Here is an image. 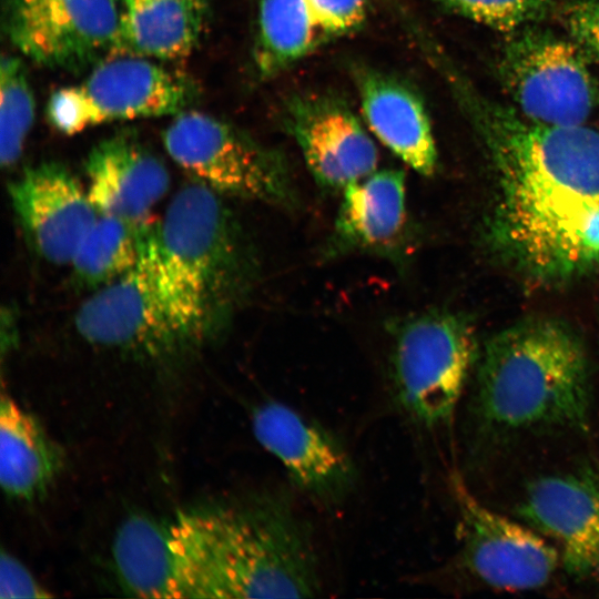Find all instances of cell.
<instances>
[{
  "mask_svg": "<svg viewBox=\"0 0 599 599\" xmlns=\"http://www.w3.org/2000/svg\"><path fill=\"white\" fill-rule=\"evenodd\" d=\"M441 70L493 165V234L526 273L565 280L599 263V131L534 121Z\"/></svg>",
  "mask_w": 599,
  "mask_h": 599,
  "instance_id": "1",
  "label": "cell"
},
{
  "mask_svg": "<svg viewBox=\"0 0 599 599\" xmlns=\"http://www.w3.org/2000/svg\"><path fill=\"white\" fill-rule=\"evenodd\" d=\"M171 522L191 598H308L321 591L311 529L282 493L182 512Z\"/></svg>",
  "mask_w": 599,
  "mask_h": 599,
  "instance_id": "2",
  "label": "cell"
},
{
  "mask_svg": "<svg viewBox=\"0 0 599 599\" xmlns=\"http://www.w3.org/2000/svg\"><path fill=\"white\" fill-rule=\"evenodd\" d=\"M171 305L190 347L219 334L257 276L248 241L222 195L193 181L156 226Z\"/></svg>",
  "mask_w": 599,
  "mask_h": 599,
  "instance_id": "3",
  "label": "cell"
},
{
  "mask_svg": "<svg viewBox=\"0 0 599 599\" xmlns=\"http://www.w3.org/2000/svg\"><path fill=\"white\" fill-rule=\"evenodd\" d=\"M477 388L480 416L500 428L582 427L588 419L586 353L577 335L556 319H528L493 336Z\"/></svg>",
  "mask_w": 599,
  "mask_h": 599,
  "instance_id": "4",
  "label": "cell"
},
{
  "mask_svg": "<svg viewBox=\"0 0 599 599\" xmlns=\"http://www.w3.org/2000/svg\"><path fill=\"white\" fill-rule=\"evenodd\" d=\"M163 132L171 159L222 196L294 209L298 195L286 158L212 115L186 110Z\"/></svg>",
  "mask_w": 599,
  "mask_h": 599,
  "instance_id": "5",
  "label": "cell"
},
{
  "mask_svg": "<svg viewBox=\"0 0 599 599\" xmlns=\"http://www.w3.org/2000/svg\"><path fill=\"white\" fill-rule=\"evenodd\" d=\"M537 24L505 33L497 80L525 116L554 125H585L599 111V82L571 41Z\"/></svg>",
  "mask_w": 599,
  "mask_h": 599,
  "instance_id": "6",
  "label": "cell"
},
{
  "mask_svg": "<svg viewBox=\"0 0 599 599\" xmlns=\"http://www.w3.org/2000/svg\"><path fill=\"white\" fill-rule=\"evenodd\" d=\"M476 358L475 335L460 315L429 311L393 331L390 380L399 407L423 426L453 416Z\"/></svg>",
  "mask_w": 599,
  "mask_h": 599,
  "instance_id": "7",
  "label": "cell"
},
{
  "mask_svg": "<svg viewBox=\"0 0 599 599\" xmlns=\"http://www.w3.org/2000/svg\"><path fill=\"white\" fill-rule=\"evenodd\" d=\"M196 94L187 77L156 60L114 54L80 84L53 92L47 115L55 130L71 135L104 122L175 116L189 110Z\"/></svg>",
  "mask_w": 599,
  "mask_h": 599,
  "instance_id": "8",
  "label": "cell"
},
{
  "mask_svg": "<svg viewBox=\"0 0 599 599\" xmlns=\"http://www.w3.org/2000/svg\"><path fill=\"white\" fill-rule=\"evenodd\" d=\"M156 226L136 264L93 291L75 313L77 332L90 344L150 357L190 347L171 305Z\"/></svg>",
  "mask_w": 599,
  "mask_h": 599,
  "instance_id": "9",
  "label": "cell"
},
{
  "mask_svg": "<svg viewBox=\"0 0 599 599\" xmlns=\"http://www.w3.org/2000/svg\"><path fill=\"white\" fill-rule=\"evenodd\" d=\"M119 12L115 0H7L4 31L29 60L81 72L112 55Z\"/></svg>",
  "mask_w": 599,
  "mask_h": 599,
  "instance_id": "10",
  "label": "cell"
},
{
  "mask_svg": "<svg viewBox=\"0 0 599 599\" xmlns=\"http://www.w3.org/2000/svg\"><path fill=\"white\" fill-rule=\"evenodd\" d=\"M466 566L485 583L502 590L545 586L560 554L538 531L481 504L459 478L453 480Z\"/></svg>",
  "mask_w": 599,
  "mask_h": 599,
  "instance_id": "11",
  "label": "cell"
},
{
  "mask_svg": "<svg viewBox=\"0 0 599 599\" xmlns=\"http://www.w3.org/2000/svg\"><path fill=\"white\" fill-rule=\"evenodd\" d=\"M252 429L293 485L313 500L335 505L353 490L356 466L343 443L294 408L268 400L254 408Z\"/></svg>",
  "mask_w": 599,
  "mask_h": 599,
  "instance_id": "12",
  "label": "cell"
},
{
  "mask_svg": "<svg viewBox=\"0 0 599 599\" xmlns=\"http://www.w3.org/2000/svg\"><path fill=\"white\" fill-rule=\"evenodd\" d=\"M283 121L322 189L342 192L377 170L376 145L343 100L324 93L293 95L284 104Z\"/></svg>",
  "mask_w": 599,
  "mask_h": 599,
  "instance_id": "13",
  "label": "cell"
},
{
  "mask_svg": "<svg viewBox=\"0 0 599 599\" xmlns=\"http://www.w3.org/2000/svg\"><path fill=\"white\" fill-rule=\"evenodd\" d=\"M9 194L35 252L50 263L70 264L99 216L75 176L61 163L42 162L26 167L10 183Z\"/></svg>",
  "mask_w": 599,
  "mask_h": 599,
  "instance_id": "14",
  "label": "cell"
},
{
  "mask_svg": "<svg viewBox=\"0 0 599 599\" xmlns=\"http://www.w3.org/2000/svg\"><path fill=\"white\" fill-rule=\"evenodd\" d=\"M519 514L557 542L570 575L599 577V474L580 470L540 477L529 485Z\"/></svg>",
  "mask_w": 599,
  "mask_h": 599,
  "instance_id": "15",
  "label": "cell"
},
{
  "mask_svg": "<svg viewBox=\"0 0 599 599\" xmlns=\"http://www.w3.org/2000/svg\"><path fill=\"white\" fill-rule=\"evenodd\" d=\"M408 232L406 180L402 170H375L349 183L326 245L327 256L362 252L390 255Z\"/></svg>",
  "mask_w": 599,
  "mask_h": 599,
  "instance_id": "16",
  "label": "cell"
},
{
  "mask_svg": "<svg viewBox=\"0 0 599 599\" xmlns=\"http://www.w3.org/2000/svg\"><path fill=\"white\" fill-rule=\"evenodd\" d=\"M85 173L89 197L100 215L146 220L170 186L164 163L129 134L99 142L88 155Z\"/></svg>",
  "mask_w": 599,
  "mask_h": 599,
  "instance_id": "17",
  "label": "cell"
},
{
  "mask_svg": "<svg viewBox=\"0 0 599 599\" xmlns=\"http://www.w3.org/2000/svg\"><path fill=\"white\" fill-rule=\"evenodd\" d=\"M355 83L364 121L373 135L417 173L433 175L437 149L420 98L398 79L356 68Z\"/></svg>",
  "mask_w": 599,
  "mask_h": 599,
  "instance_id": "18",
  "label": "cell"
},
{
  "mask_svg": "<svg viewBox=\"0 0 599 599\" xmlns=\"http://www.w3.org/2000/svg\"><path fill=\"white\" fill-rule=\"evenodd\" d=\"M119 22L114 54L156 61L189 55L207 21L211 0H115Z\"/></svg>",
  "mask_w": 599,
  "mask_h": 599,
  "instance_id": "19",
  "label": "cell"
},
{
  "mask_svg": "<svg viewBox=\"0 0 599 599\" xmlns=\"http://www.w3.org/2000/svg\"><path fill=\"white\" fill-rule=\"evenodd\" d=\"M112 558L122 588L143 598H190L172 522L133 515L119 527Z\"/></svg>",
  "mask_w": 599,
  "mask_h": 599,
  "instance_id": "20",
  "label": "cell"
},
{
  "mask_svg": "<svg viewBox=\"0 0 599 599\" xmlns=\"http://www.w3.org/2000/svg\"><path fill=\"white\" fill-rule=\"evenodd\" d=\"M64 466L62 448L39 420L12 397L0 405V484L13 500L31 501L42 496Z\"/></svg>",
  "mask_w": 599,
  "mask_h": 599,
  "instance_id": "21",
  "label": "cell"
},
{
  "mask_svg": "<svg viewBox=\"0 0 599 599\" xmlns=\"http://www.w3.org/2000/svg\"><path fill=\"white\" fill-rule=\"evenodd\" d=\"M155 226L148 219L99 214L70 263L74 278L93 291L115 281L136 264Z\"/></svg>",
  "mask_w": 599,
  "mask_h": 599,
  "instance_id": "22",
  "label": "cell"
},
{
  "mask_svg": "<svg viewBox=\"0 0 599 599\" xmlns=\"http://www.w3.org/2000/svg\"><path fill=\"white\" fill-rule=\"evenodd\" d=\"M323 41L305 0H261L254 61L258 75L275 77Z\"/></svg>",
  "mask_w": 599,
  "mask_h": 599,
  "instance_id": "23",
  "label": "cell"
},
{
  "mask_svg": "<svg viewBox=\"0 0 599 599\" xmlns=\"http://www.w3.org/2000/svg\"><path fill=\"white\" fill-rule=\"evenodd\" d=\"M0 94V160L9 169L22 154L35 114L33 91L18 57L1 59Z\"/></svg>",
  "mask_w": 599,
  "mask_h": 599,
  "instance_id": "24",
  "label": "cell"
},
{
  "mask_svg": "<svg viewBox=\"0 0 599 599\" xmlns=\"http://www.w3.org/2000/svg\"><path fill=\"white\" fill-rule=\"evenodd\" d=\"M444 10L501 33L546 20L555 11L554 0H432Z\"/></svg>",
  "mask_w": 599,
  "mask_h": 599,
  "instance_id": "25",
  "label": "cell"
},
{
  "mask_svg": "<svg viewBox=\"0 0 599 599\" xmlns=\"http://www.w3.org/2000/svg\"><path fill=\"white\" fill-rule=\"evenodd\" d=\"M323 40L358 30L367 16V0H305Z\"/></svg>",
  "mask_w": 599,
  "mask_h": 599,
  "instance_id": "26",
  "label": "cell"
},
{
  "mask_svg": "<svg viewBox=\"0 0 599 599\" xmlns=\"http://www.w3.org/2000/svg\"><path fill=\"white\" fill-rule=\"evenodd\" d=\"M565 22L586 58L599 61V0H575L566 8Z\"/></svg>",
  "mask_w": 599,
  "mask_h": 599,
  "instance_id": "27",
  "label": "cell"
},
{
  "mask_svg": "<svg viewBox=\"0 0 599 599\" xmlns=\"http://www.w3.org/2000/svg\"><path fill=\"white\" fill-rule=\"evenodd\" d=\"M50 593L31 571L14 556L2 551L0 556V598H50Z\"/></svg>",
  "mask_w": 599,
  "mask_h": 599,
  "instance_id": "28",
  "label": "cell"
}]
</instances>
